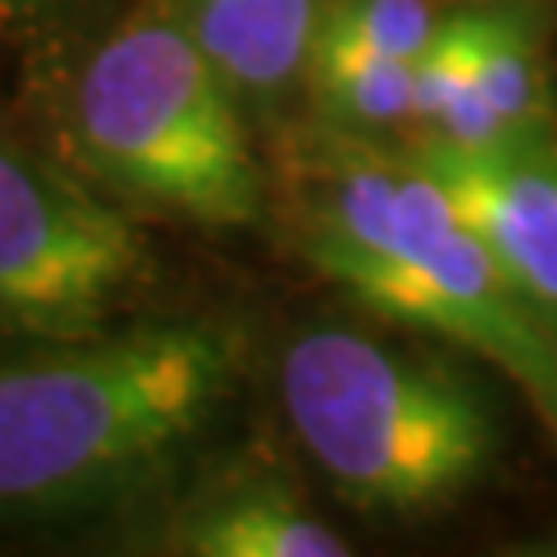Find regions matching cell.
I'll use <instances>...</instances> for the list:
<instances>
[{
    "mask_svg": "<svg viewBox=\"0 0 557 557\" xmlns=\"http://www.w3.org/2000/svg\"><path fill=\"white\" fill-rule=\"evenodd\" d=\"M475 25L479 83L508 140H545L549 128V79L541 38L524 9H479Z\"/></svg>",
    "mask_w": 557,
    "mask_h": 557,
    "instance_id": "10",
    "label": "cell"
},
{
    "mask_svg": "<svg viewBox=\"0 0 557 557\" xmlns=\"http://www.w3.org/2000/svg\"><path fill=\"white\" fill-rule=\"evenodd\" d=\"M421 170L533 306L557 310V153L545 140L421 145Z\"/></svg>",
    "mask_w": 557,
    "mask_h": 557,
    "instance_id": "6",
    "label": "cell"
},
{
    "mask_svg": "<svg viewBox=\"0 0 557 557\" xmlns=\"http://www.w3.org/2000/svg\"><path fill=\"white\" fill-rule=\"evenodd\" d=\"M438 25L430 0H326L319 9L314 41L413 62L438 34Z\"/></svg>",
    "mask_w": 557,
    "mask_h": 557,
    "instance_id": "12",
    "label": "cell"
},
{
    "mask_svg": "<svg viewBox=\"0 0 557 557\" xmlns=\"http://www.w3.org/2000/svg\"><path fill=\"white\" fill-rule=\"evenodd\" d=\"M83 153L140 199L202 223H244L260 174L236 87L170 13L120 25L91 54L75 100Z\"/></svg>",
    "mask_w": 557,
    "mask_h": 557,
    "instance_id": "4",
    "label": "cell"
},
{
    "mask_svg": "<svg viewBox=\"0 0 557 557\" xmlns=\"http://www.w3.org/2000/svg\"><path fill=\"white\" fill-rule=\"evenodd\" d=\"M289 425L356 504L421 512L471 487L496 425L471 384L359 331L322 326L281 359Z\"/></svg>",
    "mask_w": 557,
    "mask_h": 557,
    "instance_id": "3",
    "label": "cell"
},
{
    "mask_svg": "<svg viewBox=\"0 0 557 557\" xmlns=\"http://www.w3.org/2000/svg\"><path fill=\"white\" fill-rule=\"evenodd\" d=\"M409 120L421 124L425 145H455V149L512 145L479 83L471 13H455L442 21L430 46L413 59V116Z\"/></svg>",
    "mask_w": 557,
    "mask_h": 557,
    "instance_id": "9",
    "label": "cell"
},
{
    "mask_svg": "<svg viewBox=\"0 0 557 557\" xmlns=\"http://www.w3.org/2000/svg\"><path fill=\"white\" fill-rule=\"evenodd\" d=\"M319 0H182V21L236 87V96H277L306 71Z\"/></svg>",
    "mask_w": 557,
    "mask_h": 557,
    "instance_id": "7",
    "label": "cell"
},
{
    "mask_svg": "<svg viewBox=\"0 0 557 557\" xmlns=\"http://www.w3.org/2000/svg\"><path fill=\"white\" fill-rule=\"evenodd\" d=\"M239 343L165 322L0 363V512L59 517L124 492L215 418Z\"/></svg>",
    "mask_w": 557,
    "mask_h": 557,
    "instance_id": "1",
    "label": "cell"
},
{
    "mask_svg": "<svg viewBox=\"0 0 557 557\" xmlns=\"http://www.w3.org/2000/svg\"><path fill=\"white\" fill-rule=\"evenodd\" d=\"M306 75L322 112L351 128H388L413 116V62L384 59L356 46L314 41Z\"/></svg>",
    "mask_w": 557,
    "mask_h": 557,
    "instance_id": "11",
    "label": "cell"
},
{
    "mask_svg": "<svg viewBox=\"0 0 557 557\" xmlns=\"http://www.w3.org/2000/svg\"><path fill=\"white\" fill-rule=\"evenodd\" d=\"M140 269L145 239L120 211L0 149V319L79 335Z\"/></svg>",
    "mask_w": 557,
    "mask_h": 557,
    "instance_id": "5",
    "label": "cell"
},
{
    "mask_svg": "<svg viewBox=\"0 0 557 557\" xmlns=\"http://www.w3.org/2000/svg\"><path fill=\"white\" fill-rule=\"evenodd\" d=\"M310 257L363 306L471 347L557 409V347L533 301L413 158L347 161L314 220Z\"/></svg>",
    "mask_w": 557,
    "mask_h": 557,
    "instance_id": "2",
    "label": "cell"
},
{
    "mask_svg": "<svg viewBox=\"0 0 557 557\" xmlns=\"http://www.w3.org/2000/svg\"><path fill=\"white\" fill-rule=\"evenodd\" d=\"M178 549L199 557H343L347 541L306 512L281 483H239L195 508L178 529Z\"/></svg>",
    "mask_w": 557,
    "mask_h": 557,
    "instance_id": "8",
    "label": "cell"
}]
</instances>
